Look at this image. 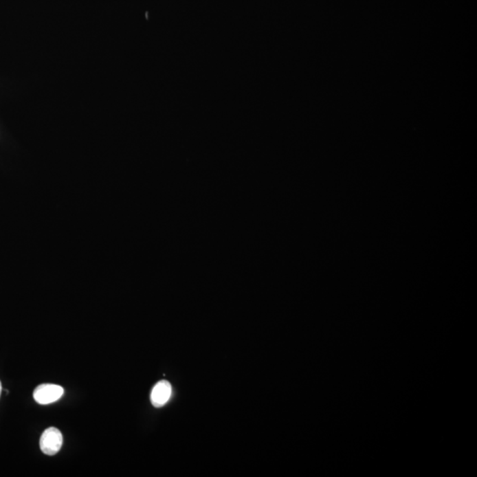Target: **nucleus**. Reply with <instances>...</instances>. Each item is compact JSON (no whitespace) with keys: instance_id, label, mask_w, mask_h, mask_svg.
Listing matches in <instances>:
<instances>
[{"instance_id":"nucleus-1","label":"nucleus","mask_w":477,"mask_h":477,"mask_svg":"<svg viewBox=\"0 0 477 477\" xmlns=\"http://www.w3.org/2000/svg\"><path fill=\"white\" fill-rule=\"evenodd\" d=\"M63 444V436L58 429L49 428L43 432L40 439V448L46 455H55L60 452Z\"/></svg>"},{"instance_id":"nucleus-2","label":"nucleus","mask_w":477,"mask_h":477,"mask_svg":"<svg viewBox=\"0 0 477 477\" xmlns=\"http://www.w3.org/2000/svg\"><path fill=\"white\" fill-rule=\"evenodd\" d=\"M64 395V389L60 386L43 384L34 391V399L37 403L48 405L58 401Z\"/></svg>"},{"instance_id":"nucleus-3","label":"nucleus","mask_w":477,"mask_h":477,"mask_svg":"<svg viewBox=\"0 0 477 477\" xmlns=\"http://www.w3.org/2000/svg\"><path fill=\"white\" fill-rule=\"evenodd\" d=\"M172 395V386L168 381L163 380L154 386L151 395V403L155 408H161L168 402Z\"/></svg>"},{"instance_id":"nucleus-4","label":"nucleus","mask_w":477,"mask_h":477,"mask_svg":"<svg viewBox=\"0 0 477 477\" xmlns=\"http://www.w3.org/2000/svg\"><path fill=\"white\" fill-rule=\"evenodd\" d=\"M1 392H2V385H1V382H0V396H1Z\"/></svg>"}]
</instances>
